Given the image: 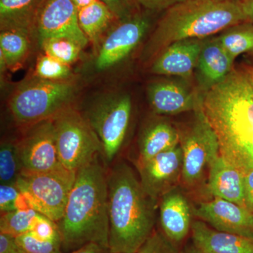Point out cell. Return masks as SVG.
<instances>
[{
  "label": "cell",
  "instance_id": "cell-15",
  "mask_svg": "<svg viewBox=\"0 0 253 253\" xmlns=\"http://www.w3.org/2000/svg\"><path fill=\"white\" fill-rule=\"evenodd\" d=\"M160 222L168 239L178 244L191 231L193 207L182 190L176 186L163 194L158 203Z\"/></svg>",
  "mask_w": 253,
  "mask_h": 253
},
{
  "label": "cell",
  "instance_id": "cell-11",
  "mask_svg": "<svg viewBox=\"0 0 253 253\" xmlns=\"http://www.w3.org/2000/svg\"><path fill=\"white\" fill-rule=\"evenodd\" d=\"M34 31L40 42L66 38L83 48L88 42V38L80 26L78 8L72 0H45L37 18Z\"/></svg>",
  "mask_w": 253,
  "mask_h": 253
},
{
  "label": "cell",
  "instance_id": "cell-6",
  "mask_svg": "<svg viewBox=\"0 0 253 253\" xmlns=\"http://www.w3.org/2000/svg\"><path fill=\"white\" fill-rule=\"evenodd\" d=\"M53 121L60 163L68 170L77 172L102 153L96 133L76 110L69 108Z\"/></svg>",
  "mask_w": 253,
  "mask_h": 253
},
{
  "label": "cell",
  "instance_id": "cell-35",
  "mask_svg": "<svg viewBox=\"0 0 253 253\" xmlns=\"http://www.w3.org/2000/svg\"><path fill=\"white\" fill-rule=\"evenodd\" d=\"M0 253H28L20 246L16 238L0 233Z\"/></svg>",
  "mask_w": 253,
  "mask_h": 253
},
{
  "label": "cell",
  "instance_id": "cell-23",
  "mask_svg": "<svg viewBox=\"0 0 253 253\" xmlns=\"http://www.w3.org/2000/svg\"><path fill=\"white\" fill-rule=\"evenodd\" d=\"M116 18L111 9L100 0L78 9V20L81 29L88 40L95 41Z\"/></svg>",
  "mask_w": 253,
  "mask_h": 253
},
{
  "label": "cell",
  "instance_id": "cell-13",
  "mask_svg": "<svg viewBox=\"0 0 253 253\" xmlns=\"http://www.w3.org/2000/svg\"><path fill=\"white\" fill-rule=\"evenodd\" d=\"M193 213L216 230L253 238V213L235 203L214 198L193 207Z\"/></svg>",
  "mask_w": 253,
  "mask_h": 253
},
{
  "label": "cell",
  "instance_id": "cell-1",
  "mask_svg": "<svg viewBox=\"0 0 253 253\" xmlns=\"http://www.w3.org/2000/svg\"><path fill=\"white\" fill-rule=\"evenodd\" d=\"M202 109L215 132L220 156L243 173L253 169V86L233 68L202 96Z\"/></svg>",
  "mask_w": 253,
  "mask_h": 253
},
{
  "label": "cell",
  "instance_id": "cell-4",
  "mask_svg": "<svg viewBox=\"0 0 253 253\" xmlns=\"http://www.w3.org/2000/svg\"><path fill=\"white\" fill-rule=\"evenodd\" d=\"M246 22L241 0H186L166 10L143 51L144 61L156 59L176 42L206 39Z\"/></svg>",
  "mask_w": 253,
  "mask_h": 253
},
{
  "label": "cell",
  "instance_id": "cell-10",
  "mask_svg": "<svg viewBox=\"0 0 253 253\" xmlns=\"http://www.w3.org/2000/svg\"><path fill=\"white\" fill-rule=\"evenodd\" d=\"M21 174L49 172L63 168L56 149L53 119L28 126L18 142Z\"/></svg>",
  "mask_w": 253,
  "mask_h": 253
},
{
  "label": "cell",
  "instance_id": "cell-26",
  "mask_svg": "<svg viewBox=\"0 0 253 253\" xmlns=\"http://www.w3.org/2000/svg\"><path fill=\"white\" fill-rule=\"evenodd\" d=\"M41 213L34 209L3 213L0 218V233L17 237L33 230Z\"/></svg>",
  "mask_w": 253,
  "mask_h": 253
},
{
  "label": "cell",
  "instance_id": "cell-30",
  "mask_svg": "<svg viewBox=\"0 0 253 253\" xmlns=\"http://www.w3.org/2000/svg\"><path fill=\"white\" fill-rule=\"evenodd\" d=\"M15 238L20 246L28 253H61V239L45 241L37 237L31 231Z\"/></svg>",
  "mask_w": 253,
  "mask_h": 253
},
{
  "label": "cell",
  "instance_id": "cell-32",
  "mask_svg": "<svg viewBox=\"0 0 253 253\" xmlns=\"http://www.w3.org/2000/svg\"><path fill=\"white\" fill-rule=\"evenodd\" d=\"M21 192L16 184H1L0 186V211L3 213L16 211V204Z\"/></svg>",
  "mask_w": 253,
  "mask_h": 253
},
{
  "label": "cell",
  "instance_id": "cell-27",
  "mask_svg": "<svg viewBox=\"0 0 253 253\" xmlns=\"http://www.w3.org/2000/svg\"><path fill=\"white\" fill-rule=\"evenodd\" d=\"M21 175L18 142L2 141L0 146V181L1 184H16Z\"/></svg>",
  "mask_w": 253,
  "mask_h": 253
},
{
  "label": "cell",
  "instance_id": "cell-7",
  "mask_svg": "<svg viewBox=\"0 0 253 253\" xmlns=\"http://www.w3.org/2000/svg\"><path fill=\"white\" fill-rule=\"evenodd\" d=\"M184 130L178 129L183 154L181 181L186 188H194L202 181L206 170L220 155L214 129L205 116L202 107Z\"/></svg>",
  "mask_w": 253,
  "mask_h": 253
},
{
  "label": "cell",
  "instance_id": "cell-40",
  "mask_svg": "<svg viewBox=\"0 0 253 253\" xmlns=\"http://www.w3.org/2000/svg\"><path fill=\"white\" fill-rule=\"evenodd\" d=\"M244 71L247 75L249 81H251V84L253 86V60L246 65V66L244 68Z\"/></svg>",
  "mask_w": 253,
  "mask_h": 253
},
{
  "label": "cell",
  "instance_id": "cell-3",
  "mask_svg": "<svg viewBox=\"0 0 253 253\" xmlns=\"http://www.w3.org/2000/svg\"><path fill=\"white\" fill-rule=\"evenodd\" d=\"M107 176L99 156L76 172L63 217L56 223L63 249L96 244L109 251Z\"/></svg>",
  "mask_w": 253,
  "mask_h": 253
},
{
  "label": "cell",
  "instance_id": "cell-31",
  "mask_svg": "<svg viewBox=\"0 0 253 253\" xmlns=\"http://www.w3.org/2000/svg\"><path fill=\"white\" fill-rule=\"evenodd\" d=\"M136 253H180L177 244L170 241L162 231H154Z\"/></svg>",
  "mask_w": 253,
  "mask_h": 253
},
{
  "label": "cell",
  "instance_id": "cell-9",
  "mask_svg": "<svg viewBox=\"0 0 253 253\" xmlns=\"http://www.w3.org/2000/svg\"><path fill=\"white\" fill-rule=\"evenodd\" d=\"M131 110L130 97L120 95L104 98L88 111L85 118L101 142L105 164H111L122 149L130 123Z\"/></svg>",
  "mask_w": 253,
  "mask_h": 253
},
{
  "label": "cell",
  "instance_id": "cell-17",
  "mask_svg": "<svg viewBox=\"0 0 253 253\" xmlns=\"http://www.w3.org/2000/svg\"><path fill=\"white\" fill-rule=\"evenodd\" d=\"M204 39H187L172 43L151 65V72L159 76L189 78L197 66Z\"/></svg>",
  "mask_w": 253,
  "mask_h": 253
},
{
  "label": "cell",
  "instance_id": "cell-37",
  "mask_svg": "<svg viewBox=\"0 0 253 253\" xmlns=\"http://www.w3.org/2000/svg\"><path fill=\"white\" fill-rule=\"evenodd\" d=\"M109 253L108 249L96 244H86L83 247L72 251L70 253Z\"/></svg>",
  "mask_w": 253,
  "mask_h": 253
},
{
  "label": "cell",
  "instance_id": "cell-5",
  "mask_svg": "<svg viewBox=\"0 0 253 253\" xmlns=\"http://www.w3.org/2000/svg\"><path fill=\"white\" fill-rule=\"evenodd\" d=\"M74 83L64 81L33 80L18 86L9 101V109L18 124L30 126L53 119L71 108L76 94Z\"/></svg>",
  "mask_w": 253,
  "mask_h": 253
},
{
  "label": "cell",
  "instance_id": "cell-19",
  "mask_svg": "<svg viewBox=\"0 0 253 253\" xmlns=\"http://www.w3.org/2000/svg\"><path fill=\"white\" fill-rule=\"evenodd\" d=\"M191 231L204 253H253V238L217 231L201 220L193 221Z\"/></svg>",
  "mask_w": 253,
  "mask_h": 253
},
{
  "label": "cell",
  "instance_id": "cell-22",
  "mask_svg": "<svg viewBox=\"0 0 253 253\" xmlns=\"http://www.w3.org/2000/svg\"><path fill=\"white\" fill-rule=\"evenodd\" d=\"M179 144L178 129L166 121H158L146 128L139 143L136 166Z\"/></svg>",
  "mask_w": 253,
  "mask_h": 253
},
{
  "label": "cell",
  "instance_id": "cell-14",
  "mask_svg": "<svg viewBox=\"0 0 253 253\" xmlns=\"http://www.w3.org/2000/svg\"><path fill=\"white\" fill-rule=\"evenodd\" d=\"M123 21L106 37L100 48L95 63L100 71L126 59L140 42L149 26V20L144 16H131Z\"/></svg>",
  "mask_w": 253,
  "mask_h": 253
},
{
  "label": "cell",
  "instance_id": "cell-33",
  "mask_svg": "<svg viewBox=\"0 0 253 253\" xmlns=\"http://www.w3.org/2000/svg\"><path fill=\"white\" fill-rule=\"evenodd\" d=\"M100 1L104 3L111 9L116 18L123 21L131 17L133 0H100Z\"/></svg>",
  "mask_w": 253,
  "mask_h": 253
},
{
  "label": "cell",
  "instance_id": "cell-20",
  "mask_svg": "<svg viewBox=\"0 0 253 253\" xmlns=\"http://www.w3.org/2000/svg\"><path fill=\"white\" fill-rule=\"evenodd\" d=\"M207 189L214 198L226 200L246 207L244 174L226 162L220 155L210 167Z\"/></svg>",
  "mask_w": 253,
  "mask_h": 253
},
{
  "label": "cell",
  "instance_id": "cell-16",
  "mask_svg": "<svg viewBox=\"0 0 253 253\" xmlns=\"http://www.w3.org/2000/svg\"><path fill=\"white\" fill-rule=\"evenodd\" d=\"M148 95L151 108L159 115L174 116L202 107V96H196L177 82L163 81L152 83L148 89Z\"/></svg>",
  "mask_w": 253,
  "mask_h": 253
},
{
  "label": "cell",
  "instance_id": "cell-36",
  "mask_svg": "<svg viewBox=\"0 0 253 253\" xmlns=\"http://www.w3.org/2000/svg\"><path fill=\"white\" fill-rule=\"evenodd\" d=\"M245 206L253 213V169L244 173Z\"/></svg>",
  "mask_w": 253,
  "mask_h": 253
},
{
  "label": "cell",
  "instance_id": "cell-21",
  "mask_svg": "<svg viewBox=\"0 0 253 253\" xmlns=\"http://www.w3.org/2000/svg\"><path fill=\"white\" fill-rule=\"evenodd\" d=\"M45 0H0L1 31H21L31 35Z\"/></svg>",
  "mask_w": 253,
  "mask_h": 253
},
{
  "label": "cell",
  "instance_id": "cell-8",
  "mask_svg": "<svg viewBox=\"0 0 253 253\" xmlns=\"http://www.w3.org/2000/svg\"><path fill=\"white\" fill-rule=\"evenodd\" d=\"M76 172L61 168L49 172L21 174L16 185L33 209L57 223L61 220Z\"/></svg>",
  "mask_w": 253,
  "mask_h": 253
},
{
  "label": "cell",
  "instance_id": "cell-18",
  "mask_svg": "<svg viewBox=\"0 0 253 253\" xmlns=\"http://www.w3.org/2000/svg\"><path fill=\"white\" fill-rule=\"evenodd\" d=\"M234 62L217 38L204 39L196 69L199 85L204 93L230 73Z\"/></svg>",
  "mask_w": 253,
  "mask_h": 253
},
{
  "label": "cell",
  "instance_id": "cell-24",
  "mask_svg": "<svg viewBox=\"0 0 253 253\" xmlns=\"http://www.w3.org/2000/svg\"><path fill=\"white\" fill-rule=\"evenodd\" d=\"M29 36L21 31H1L0 56L4 59L7 68L15 71L24 62L29 52Z\"/></svg>",
  "mask_w": 253,
  "mask_h": 253
},
{
  "label": "cell",
  "instance_id": "cell-38",
  "mask_svg": "<svg viewBox=\"0 0 253 253\" xmlns=\"http://www.w3.org/2000/svg\"><path fill=\"white\" fill-rule=\"evenodd\" d=\"M246 22L253 23V0H241Z\"/></svg>",
  "mask_w": 253,
  "mask_h": 253
},
{
  "label": "cell",
  "instance_id": "cell-2",
  "mask_svg": "<svg viewBox=\"0 0 253 253\" xmlns=\"http://www.w3.org/2000/svg\"><path fill=\"white\" fill-rule=\"evenodd\" d=\"M107 181L109 253H136L155 231L159 201L126 163L115 165Z\"/></svg>",
  "mask_w": 253,
  "mask_h": 253
},
{
  "label": "cell",
  "instance_id": "cell-25",
  "mask_svg": "<svg viewBox=\"0 0 253 253\" xmlns=\"http://www.w3.org/2000/svg\"><path fill=\"white\" fill-rule=\"evenodd\" d=\"M218 41L234 60L245 53L253 54V23H239L221 32Z\"/></svg>",
  "mask_w": 253,
  "mask_h": 253
},
{
  "label": "cell",
  "instance_id": "cell-12",
  "mask_svg": "<svg viewBox=\"0 0 253 253\" xmlns=\"http://www.w3.org/2000/svg\"><path fill=\"white\" fill-rule=\"evenodd\" d=\"M180 144L136 166L139 180L146 194L159 201L161 196L177 186L182 172Z\"/></svg>",
  "mask_w": 253,
  "mask_h": 253
},
{
  "label": "cell",
  "instance_id": "cell-39",
  "mask_svg": "<svg viewBox=\"0 0 253 253\" xmlns=\"http://www.w3.org/2000/svg\"><path fill=\"white\" fill-rule=\"evenodd\" d=\"M180 253H204L202 251H201L194 244V243H191V244H189L186 245L185 247L184 248V249L181 251Z\"/></svg>",
  "mask_w": 253,
  "mask_h": 253
},
{
  "label": "cell",
  "instance_id": "cell-29",
  "mask_svg": "<svg viewBox=\"0 0 253 253\" xmlns=\"http://www.w3.org/2000/svg\"><path fill=\"white\" fill-rule=\"evenodd\" d=\"M38 78L47 81H64L71 75L70 66L48 56H41L36 65Z\"/></svg>",
  "mask_w": 253,
  "mask_h": 253
},
{
  "label": "cell",
  "instance_id": "cell-28",
  "mask_svg": "<svg viewBox=\"0 0 253 253\" xmlns=\"http://www.w3.org/2000/svg\"><path fill=\"white\" fill-rule=\"evenodd\" d=\"M40 42L46 55L68 66L77 61L83 49L76 42L66 38H51Z\"/></svg>",
  "mask_w": 253,
  "mask_h": 253
},
{
  "label": "cell",
  "instance_id": "cell-34",
  "mask_svg": "<svg viewBox=\"0 0 253 253\" xmlns=\"http://www.w3.org/2000/svg\"><path fill=\"white\" fill-rule=\"evenodd\" d=\"M186 0H135L136 2L151 11H162Z\"/></svg>",
  "mask_w": 253,
  "mask_h": 253
},
{
  "label": "cell",
  "instance_id": "cell-41",
  "mask_svg": "<svg viewBox=\"0 0 253 253\" xmlns=\"http://www.w3.org/2000/svg\"><path fill=\"white\" fill-rule=\"evenodd\" d=\"M95 1H96V0H72L73 4L76 5L78 9H81L82 8L85 7V6L91 4V3L94 2Z\"/></svg>",
  "mask_w": 253,
  "mask_h": 253
}]
</instances>
